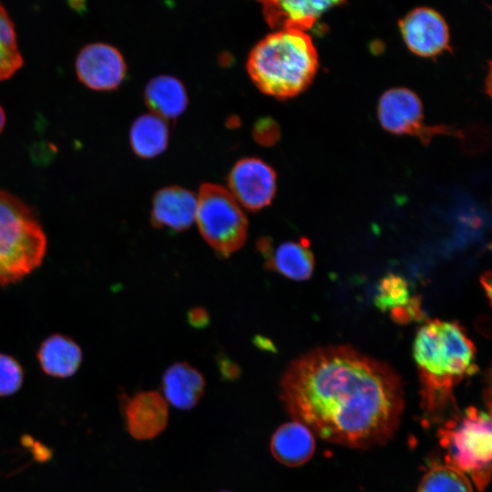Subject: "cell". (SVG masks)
Wrapping results in <instances>:
<instances>
[{
  "label": "cell",
  "instance_id": "6da1fadb",
  "mask_svg": "<svg viewBox=\"0 0 492 492\" xmlns=\"http://www.w3.org/2000/svg\"><path fill=\"white\" fill-rule=\"evenodd\" d=\"M281 399L313 435L352 448L389 441L405 405L396 373L346 345L315 348L292 361L281 380Z\"/></svg>",
  "mask_w": 492,
  "mask_h": 492
},
{
  "label": "cell",
  "instance_id": "7a4b0ae2",
  "mask_svg": "<svg viewBox=\"0 0 492 492\" xmlns=\"http://www.w3.org/2000/svg\"><path fill=\"white\" fill-rule=\"evenodd\" d=\"M413 355L422 408L427 418L438 421L453 405L455 387L477 371L475 345L459 324L436 319L418 329Z\"/></svg>",
  "mask_w": 492,
  "mask_h": 492
},
{
  "label": "cell",
  "instance_id": "3957f363",
  "mask_svg": "<svg viewBox=\"0 0 492 492\" xmlns=\"http://www.w3.org/2000/svg\"><path fill=\"white\" fill-rule=\"evenodd\" d=\"M318 65L315 46L306 31L281 29L253 46L246 68L262 93L285 99L298 96L310 86Z\"/></svg>",
  "mask_w": 492,
  "mask_h": 492
},
{
  "label": "cell",
  "instance_id": "277c9868",
  "mask_svg": "<svg viewBox=\"0 0 492 492\" xmlns=\"http://www.w3.org/2000/svg\"><path fill=\"white\" fill-rule=\"evenodd\" d=\"M46 235L32 209L0 189V286L17 282L37 269Z\"/></svg>",
  "mask_w": 492,
  "mask_h": 492
},
{
  "label": "cell",
  "instance_id": "5b68a950",
  "mask_svg": "<svg viewBox=\"0 0 492 492\" xmlns=\"http://www.w3.org/2000/svg\"><path fill=\"white\" fill-rule=\"evenodd\" d=\"M446 451V463L470 477L480 492L491 477V417L485 411L468 407L462 415L447 419L437 431Z\"/></svg>",
  "mask_w": 492,
  "mask_h": 492
},
{
  "label": "cell",
  "instance_id": "8992f818",
  "mask_svg": "<svg viewBox=\"0 0 492 492\" xmlns=\"http://www.w3.org/2000/svg\"><path fill=\"white\" fill-rule=\"evenodd\" d=\"M195 220L206 242L223 258L239 251L246 241L247 217L229 190L219 184L200 186Z\"/></svg>",
  "mask_w": 492,
  "mask_h": 492
},
{
  "label": "cell",
  "instance_id": "52a82bcc",
  "mask_svg": "<svg viewBox=\"0 0 492 492\" xmlns=\"http://www.w3.org/2000/svg\"><path fill=\"white\" fill-rule=\"evenodd\" d=\"M377 117L382 127L396 135H411L427 142L432 136L446 133L445 127L424 124L423 105L418 96L405 87L385 91L377 106Z\"/></svg>",
  "mask_w": 492,
  "mask_h": 492
},
{
  "label": "cell",
  "instance_id": "ba28073f",
  "mask_svg": "<svg viewBox=\"0 0 492 492\" xmlns=\"http://www.w3.org/2000/svg\"><path fill=\"white\" fill-rule=\"evenodd\" d=\"M276 173L256 158L240 159L228 176L229 191L245 209L257 211L267 207L276 192Z\"/></svg>",
  "mask_w": 492,
  "mask_h": 492
},
{
  "label": "cell",
  "instance_id": "9c48e42d",
  "mask_svg": "<svg viewBox=\"0 0 492 492\" xmlns=\"http://www.w3.org/2000/svg\"><path fill=\"white\" fill-rule=\"evenodd\" d=\"M75 68L78 80L96 91L116 89L127 73V65L121 53L106 43L85 46L77 56Z\"/></svg>",
  "mask_w": 492,
  "mask_h": 492
},
{
  "label": "cell",
  "instance_id": "30bf717a",
  "mask_svg": "<svg viewBox=\"0 0 492 492\" xmlns=\"http://www.w3.org/2000/svg\"><path fill=\"white\" fill-rule=\"evenodd\" d=\"M399 27L406 46L417 56L431 57L449 48L447 24L434 9H414L399 21Z\"/></svg>",
  "mask_w": 492,
  "mask_h": 492
},
{
  "label": "cell",
  "instance_id": "8fae6325",
  "mask_svg": "<svg viewBox=\"0 0 492 492\" xmlns=\"http://www.w3.org/2000/svg\"><path fill=\"white\" fill-rule=\"evenodd\" d=\"M126 426L138 440H149L159 435L167 426L169 409L163 396L155 391L136 394L124 406Z\"/></svg>",
  "mask_w": 492,
  "mask_h": 492
},
{
  "label": "cell",
  "instance_id": "7c38bea8",
  "mask_svg": "<svg viewBox=\"0 0 492 492\" xmlns=\"http://www.w3.org/2000/svg\"><path fill=\"white\" fill-rule=\"evenodd\" d=\"M267 24L276 30L310 29L319 16L344 0H257Z\"/></svg>",
  "mask_w": 492,
  "mask_h": 492
},
{
  "label": "cell",
  "instance_id": "4fadbf2b",
  "mask_svg": "<svg viewBox=\"0 0 492 492\" xmlns=\"http://www.w3.org/2000/svg\"><path fill=\"white\" fill-rule=\"evenodd\" d=\"M257 247L269 271L294 281L308 280L313 272L314 257L310 249V241L305 238L283 242L275 249H272L268 238H261Z\"/></svg>",
  "mask_w": 492,
  "mask_h": 492
},
{
  "label": "cell",
  "instance_id": "5bb4252c",
  "mask_svg": "<svg viewBox=\"0 0 492 492\" xmlns=\"http://www.w3.org/2000/svg\"><path fill=\"white\" fill-rule=\"evenodd\" d=\"M197 196L179 186L165 187L152 199L150 221L155 228L174 231L188 230L195 220Z\"/></svg>",
  "mask_w": 492,
  "mask_h": 492
},
{
  "label": "cell",
  "instance_id": "9a60e30c",
  "mask_svg": "<svg viewBox=\"0 0 492 492\" xmlns=\"http://www.w3.org/2000/svg\"><path fill=\"white\" fill-rule=\"evenodd\" d=\"M270 448L273 457L281 464L299 466L308 462L314 453V435L305 425L293 420L275 430Z\"/></svg>",
  "mask_w": 492,
  "mask_h": 492
},
{
  "label": "cell",
  "instance_id": "2e32d148",
  "mask_svg": "<svg viewBox=\"0 0 492 492\" xmlns=\"http://www.w3.org/2000/svg\"><path fill=\"white\" fill-rule=\"evenodd\" d=\"M205 384L200 372L186 362L171 364L162 376V390L166 400L182 410L190 409L199 403L204 394Z\"/></svg>",
  "mask_w": 492,
  "mask_h": 492
},
{
  "label": "cell",
  "instance_id": "e0dca14e",
  "mask_svg": "<svg viewBox=\"0 0 492 492\" xmlns=\"http://www.w3.org/2000/svg\"><path fill=\"white\" fill-rule=\"evenodd\" d=\"M42 371L50 376L67 378L78 370L83 358L80 346L64 334H52L45 339L36 354Z\"/></svg>",
  "mask_w": 492,
  "mask_h": 492
},
{
  "label": "cell",
  "instance_id": "ac0fdd59",
  "mask_svg": "<svg viewBox=\"0 0 492 492\" xmlns=\"http://www.w3.org/2000/svg\"><path fill=\"white\" fill-rule=\"evenodd\" d=\"M144 99L152 114L163 119H174L187 108L188 95L183 84L172 76H158L144 89Z\"/></svg>",
  "mask_w": 492,
  "mask_h": 492
},
{
  "label": "cell",
  "instance_id": "d6986e66",
  "mask_svg": "<svg viewBox=\"0 0 492 492\" xmlns=\"http://www.w3.org/2000/svg\"><path fill=\"white\" fill-rule=\"evenodd\" d=\"M134 153L143 159L161 154L169 142V128L163 118L150 113L137 118L129 130Z\"/></svg>",
  "mask_w": 492,
  "mask_h": 492
},
{
  "label": "cell",
  "instance_id": "ffe728a7",
  "mask_svg": "<svg viewBox=\"0 0 492 492\" xmlns=\"http://www.w3.org/2000/svg\"><path fill=\"white\" fill-rule=\"evenodd\" d=\"M15 25L0 4V81L11 78L23 66Z\"/></svg>",
  "mask_w": 492,
  "mask_h": 492
},
{
  "label": "cell",
  "instance_id": "44dd1931",
  "mask_svg": "<svg viewBox=\"0 0 492 492\" xmlns=\"http://www.w3.org/2000/svg\"><path fill=\"white\" fill-rule=\"evenodd\" d=\"M417 492H473L468 477L449 465L433 466L422 478Z\"/></svg>",
  "mask_w": 492,
  "mask_h": 492
},
{
  "label": "cell",
  "instance_id": "7402d4cb",
  "mask_svg": "<svg viewBox=\"0 0 492 492\" xmlns=\"http://www.w3.org/2000/svg\"><path fill=\"white\" fill-rule=\"evenodd\" d=\"M413 297L405 278L389 273L380 281L377 286L374 303L378 309L392 314L404 309Z\"/></svg>",
  "mask_w": 492,
  "mask_h": 492
},
{
  "label": "cell",
  "instance_id": "603a6c76",
  "mask_svg": "<svg viewBox=\"0 0 492 492\" xmlns=\"http://www.w3.org/2000/svg\"><path fill=\"white\" fill-rule=\"evenodd\" d=\"M24 371L13 356L0 353V396H9L22 386Z\"/></svg>",
  "mask_w": 492,
  "mask_h": 492
},
{
  "label": "cell",
  "instance_id": "cb8c5ba5",
  "mask_svg": "<svg viewBox=\"0 0 492 492\" xmlns=\"http://www.w3.org/2000/svg\"><path fill=\"white\" fill-rule=\"evenodd\" d=\"M252 136L256 142L261 146H272L280 138V128L277 123L268 118L259 119L253 128Z\"/></svg>",
  "mask_w": 492,
  "mask_h": 492
},
{
  "label": "cell",
  "instance_id": "d4e9b609",
  "mask_svg": "<svg viewBox=\"0 0 492 492\" xmlns=\"http://www.w3.org/2000/svg\"><path fill=\"white\" fill-rule=\"evenodd\" d=\"M188 320L192 326L196 328H202L209 323V314L205 309L196 307L190 311Z\"/></svg>",
  "mask_w": 492,
  "mask_h": 492
},
{
  "label": "cell",
  "instance_id": "484cf974",
  "mask_svg": "<svg viewBox=\"0 0 492 492\" xmlns=\"http://www.w3.org/2000/svg\"><path fill=\"white\" fill-rule=\"evenodd\" d=\"M68 5L77 12H81L86 9L85 0H68Z\"/></svg>",
  "mask_w": 492,
  "mask_h": 492
},
{
  "label": "cell",
  "instance_id": "4316f807",
  "mask_svg": "<svg viewBox=\"0 0 492 492\" xmlns=\"http://www.w3.org/2000/svg\"><path fill=\"white\" fill-rule=\"evenodd\" d=\"M5 125V113L0 105V134L3 131Z\"/></svg>",
  "mask_w": 492,
  "mask_h": 492
},
{
  "label": "cell",
  "instance_id": "83f0119b",
  "mask_svg": "<svg viewBox=\"0 0 492 492\" xmlns=\"http://www.w3.org/2000/svg\"><path fill=\"white\" fill-rule=\"evenodd\" d=\"M220 492H231V491H220Z\"/></svg>",
  "mask_w": 492,
  "mask_h": 492
}]
</instances>
